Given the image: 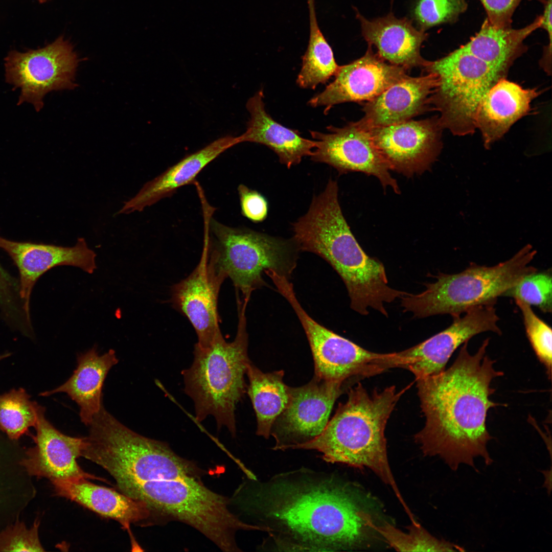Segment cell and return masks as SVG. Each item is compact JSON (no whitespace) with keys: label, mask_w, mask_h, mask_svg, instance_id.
Returning <instances> with one entry per match:
<instances>
[{"label":"cell","mask_w":552,"mask_h":552,"mask_svg":"<svg viewBox=\"0 0 552 552\" xmlns=\"http://www.w3.org/2000/svg\"><path fill=\"white\" fill-rule=\"evenodd\" d=\"M483 6L486 18L496 28L512 27L513 14L523 0H479Z\"/></svg>","instance_id":"74e56055"},{"label":"cell","mask_w":552,"mask_h":552,"mask_svg":"<svg viewBox=\"0 0 552 552\" xmlns=\"http://www.w3.org/2000/svg\"><path fill=\"white\" fill-rule=\"evenodd\" d=\"M284 374L282 370L264 373L251 362L247 366V393L256 416V433L265 439L270 435L274 422L289 401V386L283 381Z\"/></svg>","instance_id":"f1b7e54d"},{"label":"cell","mask_w":552,"mask_h":552,"mask_svg":"<svg viewBox=\"0 0 552 552\" xmlns=\"http://www.w3.org/2000/svg\"><path fill=\"white\" fill-rule=\"evenodd\" d=\"M468 8L466 0H417L413 17L419 29L425 31L445 23H453Z\"/></svg>","instance_id":"e575fe53"},{"label":"cell","mask_w":552,"mask_h":552,"mask_svg":"<svg viewBox=\"0 0 552 552\" xmlns=\"http://www.w3.org/2000/svg\"><path fill=\"white\" fill-rule=\"evenodd\" d=\"M536 253L527 244L494 266L472 263L457 273H439L434 282L425 284L423 292L403 295L401 306L418 317L445 314L453 317L475 306L496 302L525 275L537 270L531 265Z\"/></svg>","instance_id":"ba28073f"},{"label":"cell","mask_w":552,"mask_h":552,"mask_svg":"<svg viewBox=\"0 0 552 552\" xmlns=\"http://www.w3.org/2000/svg\"><path fill=\"white\" fill-rule=\"evenodd\" d=\"M118 362L112 349L99 355L94 347L77 357V366L71 377L58 387L40 393L42 396L64 393L78 405L81 421L88 426L102 405V390L110 369Z\"/></svg>","instance_id":"4316f807"},{"label":"cell","mask_w":552,"mask_h":552,"mask_svg":"<svg viewBox=\"0 0 552 552\" xmlns=\"http://www.w3.org/2000/svg\"><path fill=\"white\" fill-rule=\"evenodd\" d=\"M273 283L293 309L305 331L313 357L315 376L344 383L353 377L372 376L392 368L394 353L367 351L326 328L305 311L290 280L277 276Z\"/></svg>","instance_id":"8fae6325"},{"label":"cell","mask_w":552,"mask_h":552,"mask_svg":"<svg viewBox=\"0 0 552 552\" xmlns=\"http://www.w3.org/2000/svg\"><path fill=\"white\" fill-rule=\"evenodd\" d=\"M39 522L28 529L25 525L17 521L0 532V551H43L38 536Z\"/></svg>","instance_id":"d590c367"},{"label":"cell","mask_w":552,"mask_h":552,"mask_svg":"<svg viewBox=\"0 0 552 552\" xmlns=\"http://www.w3.org/2000/svg\"><path fill=\"white\" fill-rule=\"evenodd\" d=\"M88 426L81 456L107 471L121 492L131 498L152 481L195 477L193 465L167 443L132 431L103 406Z\"/></svg>","instance_id":"5b68a950"},{"label":"cell","mask_w":552,"mask_h":552,"mask_svg":"<svg viewBox=\"0 0 552 552\" xmlns=\"http://www.w3.org/2000/svg\"><path fill=\"white\" fill-rule=\"evenodd\" d=\"M18 285V281L0 264V301L10 296Z\"/></svg>","instance_id":"f35d334b"},{"label":"cell","mask_w":552,"mask_h":552,"mask_svg":"<svg viewBox=\"0 0 552 552\" xmlns=\"http://www.w3.org/2000/svg\"><path fill=\"white\" fill-rule=\"evenodd\" d=\"M357 17L364 38L368 44L375 46L383 60L406 70L425 65L427 60L420 50L427 34L416 28L411 21L397 18L392 13L371 20L358 13Z\"/></svg>","instance_id":"603a6c76"},{"label":"cell","mask_w":552,"mask_h":552,"mask_svg":"<svg viewBox=\"0 0 552 552\" xmlns=\"http://www.w3.org/2000/svg\"><path fill=\"white\" fill-rule=\"evenodd\" d=\"M56 494L98 513L119 522L123 527L149 518L151 512L144 502L122 493L98 486L87 479L51 481Z\"/></svg>","instance_id":"484cf974"},{"label":"cell","mask_w":552,"mask_h":552,"mask_svg":"<svg viewBox=\"0 0 552 552\" xmlns=\"http://www.w3.org/2000/svg\"><path fill=\"white\" fill-rule=\"evenodd\" d=\"M385 541L399 551H464L453 543L438 539L431 535L416 521L412 522L408 531L404 533L389 523L380 526L372 524Z\"/></svg>","instance_id":"1f68e13d"},{"label":"cell","mask_w":552,"mask_h":552,"mask_svg":"<svg viewBox=\"0 0 552 552\" xmlns=\"http://www.w3.org/2000/svg\"><path fill=\"white\" fill-rule=\"evenodd\" d=\"M434 73L439 83L430 98V106L437 110L444 129L453 135L472 134L479 104L499 79L506 78L462 46L423 67Z\"/></svg>","instance_id":"30bf717a"},{"label":"cell","mask_w":552,"mask_h":552,"mask_svg":"<svg viewBox=\"0 0 552 552\" xmlns=\"http://www.w3.org/2000/svg\"><path fill=\"white\" fill-rule=\"evenodd\" d=\"M36 402L31 401L22 388L0 395V429L9 439L16 440L37 421Z\"/></svg>","instance_id":"4dcf8cb0"},{"label":"cell","mask_w":552,"mask_h":552,"mask_svg":"<svg viewBox=\"0 0 552 552\" xmlns=\"http://www.w3.org/2000/svg\"><path fill=\"white\" fill-rule=\"evenodd\" d=\"M206 209L203 242L209 259L243 298L249 300L252 291L266 285L263 275L267 270L290 279L299 251L293 241L227 226L212 217V208Z\"/></svg>","instance_id":"52a82bcc"},{"label":"cell","mask_w":552,"mask_h":552,"mask_svg":"<svg viewBox=\"0 0 552 552\" xmlns=\"http://www.w3.org/2000/svg\"><path fill=\"white\" fill-rule=\"evenodd\" d=\"M242 487V507L278 551L346 550L362 542L373 523L347 485L306 468L252 479Z\"/></svg>","instance_id":"6da1fadb"},{"label":"cell","mask_w":552,"mask_h":552,"mask_svg":"<svg viewBox=\"0 0 552 552\" xmlns=\"http://www.w3.org/2000/svg\"><path fill=\"white\" fill-rule=\"evenodd\" d=\"M132 498L152 511L167 514L195 528L226 552L241 551L236 541L240 530L260 531L229 508L224 496L210 490L194 476L151 482L140 487Z\"/></svg>","instance_id":"9c48e42d"},{"label":"cell","mask_w":552,"mask_h":552,"mask_svg":"<svg viewBox=\"0 0 552 552\" xmlns=\"http://www.w3.org/2000/svg\"><path fill=\"white\" fill-rule=\"evenodd\" d=\"M552 0H543V13L541 15L542 21L540 28L545 30L548 34L549 43L551 44L552 23L551 9Z\"/></svg>","instance_id":"ab89813d"},{"label":"cell","mask_w":552,"mask_h":552,"mask_svg":"<svg viewBox=\"0 0 552 552\" xmlns=\"http://www.w3.org/2000/svg\"><path fill=\"white\" fill-rule=\"evenodd\" d=\"M550 270H538L525 275L503 296L520 300L534 306L544 313H550L552 307V284Z\"/></svg>","instance_id":"d6a6232c"},{"label":"cell","mask_w":552,"mask_h":552,"mask_svg":"<svg viewBox=\"0 0 552 552\" xmlns=\"http://www.w3.org/2000/svg\"><path fill=\"white\" fill-rule=\"evenodd\" d=\"M309 14L310 35L308 45L302 57V66L296 82L304 88L314 89L326 83L337 72L338 65L332 48L318 25L315 0H307Z\"/></svg>","instance_id":"f546056e"},{"label":"cell","mask_w":552,"mask_h":552,"mask_svg":"<svg viewBox=\"0 0 552 552\" xmlns=\"http://www.w3.org/2000/svg\"><path fill=\"white\" fill-rule=\"evenodd\" d=\"M540 92L524 88L503 78L496 82L482 98L475 120L487 149L499 140L518 120L527 114L532 101Z\"/></svg>","instance_id":"cb8c5ba5"},{"label":"cell","mask_w":552,"mask_h":552,"mask_svg":"<svg viewBox=\"0 0 552 552\" xmlns=\"http://www.w3.org/2000/svg\"><path fill=\"white\" fill-rule=\"evenodd\" d=\"M439 83L434 73L407 77L390 86L363 107L364 117L357 123L367 129L399 123L427 110Z\"/></svg>","instance_id":"44dd1931"},{"label":"cell","mask_w":552,"mask_h":552,"mask_svg":"<svg viewBox=\"0 0 552 552\" xmlns=\"http://www.w3.org/2000/svg\"><path fill=\"white\" fill-rule=\"evenodd\" d=\"M520 309L523 320L525 332L539 361L544 366L549 379L551 377V340L550 327L539 318L528 304L515 300Z\"/></svg>","instance_id":"836d02e7"},{"label":"cell","mask_w":552,"mask_h":552,"mask_svg":"<svg viewBox=\"0 0 552 552\" xmlns=\"http://www.w3.org/2000/svg\"><path fill=\"white\" fill-rule=\"evenodd\" d=\"M489 340L474 354L465 342L450 367L416 379L425 423L415 441L425 455L439 456L453 471L466 465L477 471V457L486 466L493 462L486 421L490 408L499 405L490 399L495 391L491 383L504 374L487 355Z\"/></svg>","instance_id":"7a4b0ae2"},{"label":"cell","mask_w":552,"mask_h":552,"mask_svg":"<svg viewBox=\"0 0 552 552\" xmlns=\"http://www.w3.org/2000/svg\"><path fill=\"white\" fill-rule=\"evenodd\" d=\"M236 298L238 322L234 340L227 342L221 333L206 347L196 343L192 364L181 372L196 419L202 422L212 416L217 429L225 427L233 436L236 434V405L246 392L244 376L250 362L245 314L248 301Z\"/></svg>","instance_id":"8992f818"},{"label":"cell","mask_w":552,"mask_h":552,"mask_svg":"<svg viewBox=\"0 0 552 552\" xmlns=\"http://www.w3.org/2000/svg\"><path fill=\"white\" fill-rule=\"evenodd\" d=\"M443 129L438 116L369 130L390 170L410 177L429 170L437 160Z\"/></svg>","instance_id":"9a60e30c"},{"label":"cell","mask_w":552,"mask_h":552,"mask_svg":"<svg viewBox=\"0 0 552 552\" xmlns=\"http://www.w3.org/2000/svg\"><path fill=\"white\" fill-rule=\"evenodd\" d=\"M263 98V91L260 90L248 100L246 107L250 117L246 131L238 136L239 143L248 142L267 146L287 168L299 164L305 156H310L315 141L302 137L297 131L274 121L266 112Z\"/></svg>","instance_id":"d4e9b609"},{"label":"cell","mask_w":552,"mask_h":552,"mask_svg":"<svg viewBox=\"0 0 552 552\" xmlns=\"http://www.w3.org/2000/svg\"><path fill=\"white\" fill-rule=\"evenodd\" d=\"M5 60L7 82L20 89L18 104L28 102L39 111L48 93L77 86L75 76L79 60L63 36L37 50L12 51Z\"/></svg>","instance_id":"7c38bea8"},{"label":"cell","mask_w":552,"mask_h":552,"mask_svg":"<svg viewBox=\"0 0 552 552\" xmlns=\"http://www.w3.org/2000/svg\"><path fill=\"white\" fill-rule=\"evenodd\" d=\"M0 248L17 266L19 274V296L23 309L30 318V300L38 279L52 268L62 265L78 267L93 273L97 268L95 252L85 239L79 238L72 247L16 242L0 237Z\"/></svg>","instance_id":"d6986e66"},{"label":"cell","mask_w":552,"mask_h":552,"mask_svg":"<svg viewBox=\"0 0 552 552\" xmlns=\"http://www.w3.org/2000/svg\"><path fill=\"white\" fill-rule=\"evenodd\" d=\"M368 45L361 58L339 66L334 80L308 101L310 106H324L327 114L338 104L367 102L409 76L407 70L386 62Z\"/></svg>","instance_id":"e0dca14e"},{"label":"cell","mask_w":552,"mask_h":552,"mask_svg":"<svg viewBox=\"0 0 552 552\" xmlns=\"http://www.w3.org/2000/svg\"><path fill=\"white\" fill-rule=\"evenodd\" d=\"M405 390L390 386L369 393L359 383L350 389L347 400L339 404L321 433L292 449L314 450L328 463L369 468L392 487L403 503L388 461L385 429Z\"/></svg>","instance_id":"277c9868"},{"label":"cell","mask_w":552,"mask_h":552,"mask_svg":"<svg viewBox=\"0 0 552 552\" xmlns=\"http://www.w3.org/2000/svg\"><path fill=\"white\" fill-rule=\"evenodd\" d=\"M338 192L337 182L329 180L293 223V241L299 251L319 256L334 269L346 285L352 309L366 315L371 308L387 317L384 303L407 292L391 288L383 264L358 244L343 215Z\"/></svg>","instance_id":"3957f363"},{"label":"cell","mask_w":552,"mask_h":552,"mask_svg":"<svg viewBox=\"0 0 552 552\" xmlns=\"http://www.w3.org/2000/svg\"><path fill=\"white\" fill-rule=\"evenodd\" d=\"M329 132L311 131L316 146L312 160L327 164L340 174L361 172L377 177L383 187H390L396 194L400 190L390 169L376 147L370 131L351 122L341 127L327 128Z\"/></svg>","instance_id":"2e32d148"},{"label":"cell","mask_w":552,"mask_h":552,"mask_svg":"<svg viewBox=\"0 0 552 552\" xmlns=\"http://www.w3.org/2000/svg\"><path fill=\"white\" fill-rule=\"evenodd\" d=\"M225 278L210 261L203 243L200 261L188 277L173 285L171 302L173 307L189 320L201 347L210 345L221 333L218 299Z\"/></svg>","instance_id":"ac0fdd59"},{"label":"cell","mask_w":552,"mask_h":552,"mask_svg":"<svg viewBox=\"0 0 552 552\" xmlns=\"http://www.w3.org/2000/svg\"><path fill=\"white\" fill-rule=\"evenodd\" d=\"M239 144L238 136L226 135L187 155L146 183L136 195L124 203L119 214L142 211L192 183L199 173L222 153Z\"/></svg>","instance_id":"7402d4cb"},{"label":"cell","mask_w":552,"mask_h":552,"mask_svg":"<svg viewBox=\"0 0 552 552\" xmlns=\"http://www.w3.org/2000/svg\"><path fill=\"white\" fill-rule=\"evenodd\" d=\"M38 1L40 3H45V2H46L47 1H48L49 0H38Z\"/></svg>","instance_id":"b9f144b4"},{"label":"cell","mask_w":552,"mask_h":552,"mask_svg":"<svg viewBox=\"0 0 552 552\" xmlns=\"http://www.w3.org/2000/svg\"><path fill=\"white\" fill-rule=\"evenodd\" d=\"M242 214L254 222H262L267 215L268 204L259 192L240 185L237 188Z\"/></svg>","instance_id":"8d00e7d4"},{"label":"cell","mask_w":552,"mask_h":552,"mask_svg":"<svg viewBox=\"0 0 552 552\" xmlns=\"http://www.w3.org/2000/svg\"><path fill=\"white\" fill-rule=\"evenodd\" d=\"M541 15L520 29L496 28L487 18L479 31L462 48L504 77L514 61L527 49L524 40L540 28Z\"/></svg>","instance_id":"83f0119b"},{"label":"cell","mask_w":552,"mask_h":552,"mask_svg":"<svg viewBox=\"0 0 552 552\" xmlns=\"http://www.w3.org/2000/svg\"><path fill=\"white\" fill-rule=\"evenodd\" d=\"M343 382L314 376L307 384L289 387L288 404L274 422L270 432L275 450L292 449L321 433L334 404L342 392Z\"/></svg>","instance_id":"5bb4252c"},{"label":"cell","mask_w":552,"mask_h":552,"mask_svg":"<svg viewBox=\"0 0 552 552\" xmlns=\"http://www.w3.org/2000/svg\"><path fill=\"white\" fill-rule=\"evenodd\" d=\"M7 355L6 354L1 355H0V361L4 359H5V358H6L7 357Z\"/></svg>","instance_id":"60d3db41"},{"label":"cell","mask_w":552,"mask_h":552,"mask_svg":"<svg viewBox=\"0 0 552 552\" xmlns=\"http://www.w3.org/2000/svg\"><path fill=\"white\" fill-rule=\"evenodd\" d=\"M37 421L33 436L35 445L26 452L20 464L29 474L55 480L80 478L104 480L84 471L77 463L84 438L66 435L47 419L45 408L36 405Z\"/></svg>","instance_id":"ffe728a7"},{"label":"cell","mask_w":552,"mask_h":552,"mask_svg":"<svg viewBox=\"0 0 552 552\" xmlns=\"http://www.w3.org/2000/svg\"><path fill=\"white\" fill-rule=\"evenodd\" d=\"M496 303L472 307L464 315L453 317L451 325L442 331L412 348L394 353L393 368L407 369L416 379L437 374L445 370L456 349L473 336L485 332L501 335Z\"/></svg>","instance_id":"4fadbf2b"}]
</instances>
